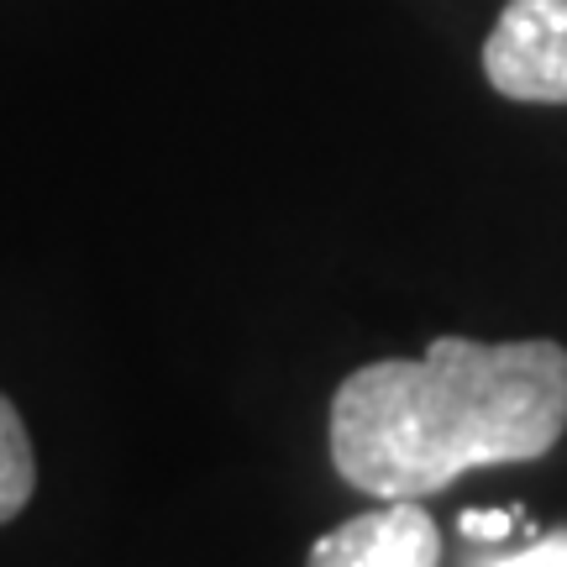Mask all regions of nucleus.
<instances>
[{
	"instance_id": "f257e3e1",
	"label": "nucleus",
	"mask_w": 567,
	"mask_h": 567,
	"mask_svg": "<svg viewBox=\"0 0 567 567\" xmlns=\"http://www.w3.org/2000/svg\"><path fill=\"white\" fill-rule=\"evenodd\" d=\"M567 431V347L436 337L425 358L347 373L331 463L373 499H425L473 467L547 457Z\"/></svg>"
},
{
	"instance_id": "f03ea898",
	"label": "nucleus",
	"mask_w": 567,
	"mask_h": 567,
	"mask_svg": "<svg viewBox=\"0 0 567 567\" xmlns=\"http://www.w3.org/2000/svg\"><path fill=\"white\" fill-rule=\"evenodd\" d=\"M484 74L505 101L567 105V0H509L484 42Z\"/></svg>"
},
{
	"instance_id": "7ed1b4c3",
	"label": "nucleus",
	"mask_w": 567,
	"mask_h": 567,
	"mask_svg": "<svg viewBox=\"0 0 567 567\" xmlns=\"http://www.w3.org/2000/svg\"><path fill=\"white\" fill-rule=\"evenodd\" d=\"M305 567H442V530L421 499H384L379 509L326 530Z\"/></svg>"
},
{
	"instance_id": "20e7f679",
	"label": "nucleus",
	"mask_w": 567,
	"mask_h": 567,
	"mask_svg": "<svg viewBox=\"0 0 567 567\" xmlns=\"http://www.w3.org/2000/svg\"><path fill=\"white\" fill-rule=\"evenodd\" d=\"M38 488V457H32V436L21 425L17 405L0 394V526L17 520L27 499Z\"/></svg>"
},
{
	"instance_id": "39448f33",
	"label": "nucleus",
	"mask_w": 567,
	"mask_h": 567,
	"mask_svg": "<svg viewBox=\"0 0 567 567\" xmlns=\"http://www.w3.org/2000/svg\"><path fill=\"white\" fill-rule=\"evenodd\" d=\"M473 567H567V526L536 536L530 547L505 551V557H478Z\"/></svg>"
},
{
	"instance_id": "423d86ee",
	"label": "nucleus",
	"mask_w": 567,
	"mask_h": 567,
	"mask_svg": "<svg viewBox=\"0 0 567 567\" xmlns=\"http://www.w3.org/2000/svg\"><path fill=\"white\" fill-rule=\"evenodd\" d=\"M515 515H520V509H463V515H457V530H463L467 542L499 547L509 530H515Z\"/></svg>"
}]
</instances>
